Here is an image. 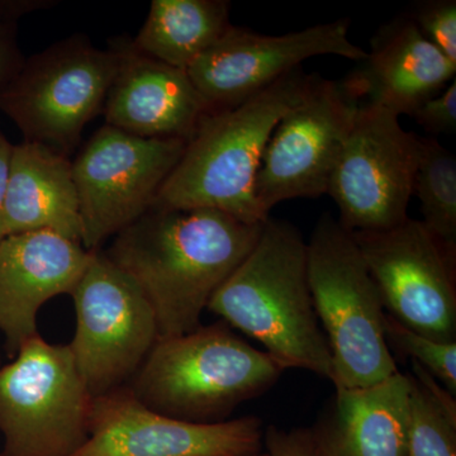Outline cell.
<instances>
[{
    "label": "cell",
    "instance_id": "6da1fadb",
    "mask_svg": "<svg viewBox=\"0 0 456 456\" xmlns=\"http://www.w3.org/2000/svg\"><path fill=\"white\" fill-rule=\"evenodd\" d=\"M263 224L217 209L152 207L117 233L106 255L139 285L159 338H174L200 326L213 293L253 250Z\"/></svg>",
    "mask_w": 456,
    "mask_h": 456
},
{
    "label": "cell",
    "instance_id": "7a4b0ae2",
    "mask_svg": "<svg viewBox=\"0 0 456 456\" xmlns=\"http://www.w3.org/2000/svg\"><path fill=\"white\" fill-rule=\"evenodd\" d=\"M207 310L260 342L285 370L305 369L332 380L331 350L308 285L307 242L289 222H264L253 250Z\"/></svg>",
    "mask_w": 456,
    "mask_h": 456
},
{
    "label": "cell",
    "instance_id": "3957f363",
    "mask_svg": "<svg viewBox=\"0 0 456 456\" xmlns=\"http://www.w3.org/2000/svg\"><path fill=\"white\" fill-rule=\"evenodd\" d=\"M314 77L301 66L241 103L207 113L152 207L217 209L248 224L268 220L254 196L261 158L278 122Z\"/></svg>",
    "mask_w": 456,
    "mask_h": 456
},
{
    "label": "cell",
    "instance_id": "277c9868",
    "mask_svg": "<svg viewBox=\"0 0 456 456\" xmlns=\"http://www.w3.org/2000/svg\"><path fill=\"white\" fill-rule=\"evenodd\" d=\"M284 371L266 351L218 321L189 334L159 338L126 387L161 415L218 424L240 404L269 391Z\"/></svg>",
    "mask_w": 456,
    "mask_h": 456
},
{
    "label": "cell",
    "instance_id": "5b68a950",
    "mask_svg": "<svg viewBox=\"0 0 456 456\" xmlns=\"http://www.w3.org/2000/svg\"><path fill=\"white\" fill-rule=\"evenodd\" d=\"M312 301L331 350L336 389L362 388L398 373L386 310L353 232L325 213L307 242Z\"/></svg>",
    "mask_w": 456,
    "mask_h": 456
},
{
    "label": "cell",
    "instance_id": "8992f818",
    "mask_svg": "<svg viewBox=\"0 0 456 456\" xmlns=\"http://www.w3.org/2000/svg\"><path fill=\"white\" fill-rule=\"evenodd\" d=\"M93 399L68 345L35 336L0 365V454L74 456L89 437Z\"/></svg>",
    "mask_w": 456,
    "mask_h": 456
},
{
    "label": "cell",
    "instance_id": "52a82bcc",
    "mask_svg": "<svg viewBox=\"0 0 456 456\" xmlns=\"http://www.w3.org/2000/svg\"><path fill=\"white\" fill-rule=\"evenodd\" d=\"M121 59V46L99 50L84 37L60 42L23 62L0 98V110L26 142L65 156L104 107Z\"/></svg>",
    "mask_w": 456,
    "mask_h": 456
},
{
    "label": "cell",
    "instance_id": "ba28073f",
    "mask_svg": "<svg viewBox=\"0 0 456 456\" xmlns=\"http://www.w3.org/2000/svg\"><path fill=\"white\" fill-rule=\"evenodd\" d=\"M77 326L68 344L93 397L126 386L159 340L154 311L139 285L95 251L73 292Z\"/></svg>",
    "mask_w": 456,
    "mask_h": 456
},
{
    "label": "cell",
    "instance_id": "9c48e42d",
    "mask_svg": "<svg viewBox=\"0 0 456 456\" xmlns=\"http://www.w3.org/2000/svg\"><path fill=\"white\" fill-rule=\"evenodd\" d=\"M421 154V137L402 127L397 114L359 106L327 193L350 232L388 230L408 218Z\"/></svg>",
    "mask_w": 456,
    "mask_h": 456
},
{
    "label": "cell",
    "instance_id": "30bf717a",
    "mask_svg": "<svg viewBox=\"0 0 456 456\" xmlns=\"http://www.w3.org/2000/svg\"><path fill=\"white\" fill-rule=\"evenodd\" d=\"M187 142L175 137L146 139L108 125L90 139L73 164L86 250L99 251L108 237L154 206Z\"/></svg>",
    "mask_w": 456,
    "mask_h": 456
},
{
    "label": "cell",
    "instance_id": "8fae6325",
    "mask_svg": "<svg viewBox=\"0 0 456 456\" xmlns=\"http://www.w3.org/2000/svg\"><path fill=\"white\" fill-rule=\"evenodd\" d=\"M384 310L431 340L456 342V256L419 220L353 232Z\"/></svg>",
    "mask_w": 456,
    "mask_h": 456
},
{
    "label": "cell",
    "instance_id": "7c38bea8",
    "mask_svg": "<svg viewBox=\"0 0 456 456\" xmlns=\"http://www.w3.org/2000/svg\"><path fill=\"white\" fill-rule=\"evenodd\" d=\"M359 106L344 84L314 75L301 101L278 122L261 158L254 196L264 218L284 200L327 193Z\"/></svg>",
    "mask_w": 456,
    "mask_h": 456
},
{
    "label": "cell",
    "instance_id": "4fadbf2b",
    "mask_svg": "<svg viewBox=\"0 0 456 456\" xmlns=\"http://www.w3.org/2000/svg\"><path fill=\"white\" fill-rule=\"evenodd\" d=\"M349 29V18L281 36L231 26L187 73L209 112L224 110L268 88L311 57L362 61L368 53L350 41Z\"/></svg>",
    "mask_w": 456,
    "mask_h": 456
},
{
    "label": "cell",
    "instance_id": "5bb4252c",
    "mask_svg": "<svg viewBox=\"0 0 456 456\" xmlns=\"http://www.w3.org/2000/svg\"><path fill=\"white\" fill-rule=\"evenodd\" d=\"M263 448L259 417L193 424L152 411L123 386L93 399L89 437L74 456H253Z\"/></svg>",
    "mask_w": 456,
    "mask_h": 456
},
{
    "label": "cell",
    "instance_id": "9a60e30c",
    "mask_svg": "<svg viewBox=\"0 0 456 456\" xmlns=\"http://www.w3.org/2000/svg\"><path fill=\"white\" fill-rule=\"evenodd\" d=\"M94 253L49 231L17 233L0 241V332L9 358L38 335L42 305L73 292Z\"/></svg>",
    "mask_w": 456,
    "mask_h": 456
},
{
    "label": "cell",
    "instance_id": "2e32d148",
    "mask_svg": "<svg viewBox=\"0 0 456 456\" xmlns=\"http://www.w3.org/2000/svg\"><path fill=\"white\" fill-rule=\"evenodd\" d=\"M371 51L342 80L356 101L368 98L401 116H412L428 99L455 80L456 64L422 35L408 16L395 17L378 29Z\"/></svg>",
    "mask_w": 456,
    "mask_h": 456
},
{
    "label": "cell",
    "instance_id": "e0dca14e",
    "mask_svg": "<svg viewBox=\"0 0 456 456\" xmlns=\"http://www.w3.org/2000/svg\"><path fill=\"white\" fill-rule=\"evenodd\" d=\"M118 73L104 103L107 125L146 139L191 140L209 112L187 71L122 45Z\"/></svg>",
    "mask_w": 456,
    "mask_h": 456
},
{
    "label": "cell",
    "instance_id": "ac0fdd59",
    "mask_svg": "<svg viewBox=\"0 0 456 456\" xmlns=\"http://www.w3.org/2000/svg\"><path fill=\"white\" fill-rule=\"evenodd\" d=\"M411 378L401 371L362 388L336 389L331 413L312 428L322 456H406Z\"/></svg>",
    "mask_w": 456,
    "mask_h": 456
},
{
    "label": "cell",
    "instance_id": "d6986e66",
    "mask_svg": "<svg viewBox=\"0 0 456 456\" xmlns=\"http://www.w3.org/2000/svg\"><path fill=\"white\" fill-rule=\"evenodd\" d=\"M49 231L82 244L73 164L40 143L13 146L4 206V235Z\"/></svg>",
    "mask_w": 456,
    "mask_h": 456
},
{
    "label": "cell",
    "instance_id": "ffe728a7",
    "mask_svg": "<svg viewBox=\"0 0 456 456\" xmlns=\"http://www.w3.org/2000/svg\"><path fill=\"white\" fill-rule=\"evenodd\" d=\"M230 9L226 0H154L134 47L187 71L232 26Z\"/></svg>",
    "mask_w": 456,
    "mask_h": 456
},
{
    "label": "cell",
    "instance_id": "44dd1931",
    "mask_svg": "<svg viewBox=\"0 0 456 456\" xmlns=\"http://www.w3.org/2000/svg\"><path fill=\"white\" fill-rule=\"evenodd\" d=\"M415 194L421 203L422 224L456 256V159L431 137H421Z\"/></svg>",
    "mask_w": 456,
    "mask_h": 456
},
{
    "label": "cell",
    "instance_id": "7402d4cb",
    "mask_svg": "<svg viewBox=\"0 0 456 456\" xmlns=\"http://www.w3.org/2000/svg\"><path fill=\"white\" fill-rule=\"evenodd\" d=\"M411 378V426L406 456H456V415Z\"/></svg>",
    "mask_w": 456,
    "mask_h": 456
},
{
    "label": "cell",
    "instance_id": "603a6c76",
    "mask_svg": "<svg viewBox=\"0 0 456 456\" xmlns=\"http://www.w3.org/2000/svg\"><path fill=\"white\" fill-rule=\"evenodd\" d=\"M384 332L389 350L397 351L404 358L421 365L435 379L445 386L446 391L455 395L456 342L431 340L407 329L389 314L386 316Z\"/></svg>",
    "mask_w": 456,
    "mask_h": 456
},
{
    "label": "cell",
    "instance_id": "cb8c5ba5",
    "mask_svg": "<svg viewBox=\"0 0 456 456\" xmlns=\"http://www.w3.org/2000/svg\"><path fill=\"white\" fill-rule=\"evenodd\" d=\"M422 35L456 64V2L425 0L407 14Z\"/></svg>",
    "mask_w": 456,
    "mask_h": 456
},
{
    "label": "cell",
    "instance_id": "d4e9b609",
    "mask_svg": "<svg viewBox=\"0 0 456 456\" xmlns=\"http://www.w3.org/2000/svg\"><path fill=\"white\" fill-rule=\"evenodd\" d=\"M266 456H322L312 428L290 430L270 425L264 430Z\"/></svg>",
    "mask_w": 456,
    "mask_h": 456
},
{
    "label": "cell",
    "instance_id": "484cf974",
    "mask_svg": "<svg viewBox=\"0 0 456 456\" xmlns=\"http://www.w3.org/2000/svg\"><path fill=\"white\" fill-rule=\"evenodd\" d=\"M413 119L421 125L428 134H449L456 127V82L446 86L412 113Z\"/></svg>",
    "mask_w": 456,
    "mask_h": 456
},
{
    "label": "cell",
    "instance_id": "4316f807",
    "mask_svg": "<svg viewBox=\"0 0 456 456\" xmlns=\"http://www.w3.org/2000/svg\"><path fill=\"white\" fill-rule=\"evenodd\" d=\"M22 64L11 29L0 23V98Z\"/></svg>",
    "mask_w": 456,
    "mask_h": 456
},
{
    "label": "cell",
    "instance_id": "83f0119b",
    "mask_svg": "<svg viewBox=\"0 0 456 456\" xmlns=\"http://www.w3.org/2000/svg\"><path fill=\"white\" fill-rule=\"evenodd\" d=\"M13 145L0 132V241L4 239V206Z\"/></svg>",
    "mask_w": 456,
    "mask_h": 456
},
{
    "label": "cell",
    "instance_id": "f1b7e54d",
    "mask_svg": "<svg viewBox=\"0 0 456 456\" xmlns=\"http://www.w3.org/2000/svg\"><path fill=\"white\" fill-rule=\"evenodd\" d=\"M253 456H266L265 452H260V454L253 455Z\"/></svg>",
    "mask_w": 456,
    "mask_h": 456
},
{
    "label": "cell",
    "instance_id": "f546056e",
    "mask_svg": "<svg viewBox=\"0 0 456 456\" xmlns=\"http://www.w3.org/2000/svg\"><path fill=\"white\" fill-rule=\"evenodd\" d=\"M0 456H3L2 454H0Z\"/></svg>",
    "mask_w": 456,
    "mask_h": 456
}]
</instances>
